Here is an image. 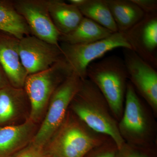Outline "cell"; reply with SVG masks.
I'll return each instance as SVG.
<instances>
[{"instance_id":"6da1fadb","label":"cell","mask_w":157,"mask_h":157,"mask_svg":"<svg viewBox=\"0 0 157 157\" xmlns=\"http://www.w3.org/2000/svg\"><path fill=\"white\" fill-rule=\"evenodd\" d=\"M69 109L93 131L108 136L118 149L126 143L121 136L118 123L98 87L88 78L82 80L81 87Z\"/></svg>"},{"instance_id":"7a4b0ae2","label":"cell","mask_w":157,"mask_h":157,"mask_svg":"<svg viewBox=\"0 0 157 157\" xmlns=\"http://www.w3.org/2000/svg\"><path fill=\"white\" fill-rule=\"evenodd\" d=\"M110 139L89 128L70 109L64 120L44 147L45 155L84 157Z\"/></svg>"},{"instance_id":"3957f363","label":"cell","mask_w":157,"mask_h":157,"mask_svg":"<svg viewBox=\"0 0 157 157\" xmlns=\"http://www.w3.org/2000/svg\"><path fill=\"white\" fill-rule=\"evenodd\" d=\"M87 78L98 87L117 121L123 113L128 79L123 59L116 56L106 57L89 65Z\"/></svg>"},{"instance_id":"277c9868","label":"cell","mask_w":157,"mask_h":157,"mask_svg":"<svg viewBox=\"0 0 157 157\" xmlns=\"http://www.w3.org/2000/svg\"><path fill=\"white\" fill-rule=\"evenodd\" d=\"M72 73L63 58L47 70L27 76L24 89L30 104L31 120L41 124L55 91Z\"/></svg>"},{"instance_id":"5b68a950","label":"cell","mask_w":157,"mask_h":157,"mask_svg":"<svg viewBox=\"0 0 157 157\" xmlns=\"http://www.w3.org/2000/svg\"><path fill=\"white\" fill-rule=\"evenodd\" d=\"M82 80L72 73L57 87L31 143L44 147L64 120L71 102L80 89Z\"/></svg>"},{"instance_id":"8992f818","label":"cell","mask_w":157,"mask_h":157,"mask_svg":"<svg viewBox=\"0 0 157 157\" xmlns=\"http://www.w3.org/2000/svg\"><path fill=\"white\" fill-rule=\"evenodd\" d=\"M59 45L63 58L72 73L82 80L87 78L89 65L107 52L118 48L132 49L125 34L118 32L106 39L92 43L71 44L61 42Z\"/></svg>"},{"instance_id":"52a82bcc","label":"cell","mask_w":157,"mask_h":157,"mask_svg":"<svg viewBox=\"0 0 157 157\" xmlns=\"http://www.w3.org/2000/svg\"><path fill=\"white\" fill-rule=\"evenodd\" d=\"M118 128L126 143L132 146L145 145L148 139V120L136 90L131 82L127 84L123 113Z\"/></svg>"},{"instance_id":"ba28073f","label":"cell","mask_w":157,"mask_h":157,"mask_svg":"<svg viewBox=\"0 0 157 157\" xmlns=\"http://www.w3.org/2000/svg\"><path fill=\"white\" fill-rule=\"evenodd\" d=\"M14 8L24 19L31 35L59 45L60 33L54 24L48 10L47 0H15Z\"/></svg>"},{"instance_id":"9c48e42d","label":"cell","mask_w":157,"mask_h":157,"mask_svg":"<svg viewBox=\"0 0 157 157\" xmlns=\"http://www.w3.org/2000/svg\"><path fill=\"white\" fill-rule=\"evenodd\" d=\"M19 52L28 76L47 70L63 59L60 45L31 35L19 39Z\"/></svg>"},{"instance_id":"30bf717a","label":"cell","mask_w":157,"mask_h":157,"mask_svg":"<svg viewBox=\"0 0 157 157\" xmlns=\"http://www.w3.org/2000/svg\"><path fill=\"white\" fill-rule=\"evenodd\" d=\"M124 61L128 78L135 89L157 111V72L134 51L123 48Z\"/></svg>"},{"instance_id":"8fae6325","label":"cell","mask_w":157,"mask_h":157,"mask_svg":"<svg viewBox=\"0 0 157 157\" xmlns=\"http://www.w3.org/2000/svg\"><path fill=\"white\" fill-rule=\"evenodd\" d=\"M132 50L153 67L157 68V12L145 14L124 33Z\"/></svg>"},{"instance_id":"7c38bea8","label":"cell","mask_w":157,"mask_h":157,"mask_svg":"<svg viewBox=\"0 0 157 157\" xmlns=\"http://www.w3.org/2000/svg\"><path fill=\"white\" fill-rule=\"evenodd\" d=\"M31 107L24 88L9 85L0 90V127L15 125L29 119Z\"/></svg>"},{"instance_id":"4fadbf2b","label":"cell","mask_w":157,"mask_h":157,"mask_svg":"<svg viewBox=\"0 0 157 157\" xmlns=\"http://www.w3.org/2000/svg\"><path fill=\"white\" fill-rule=\"evenodd\" d=\"M19 39L0 32V64L11 86L24 88L27 73L19 52Z\"/></svg>"},{"instance_id":"5bb4252c","label":"cell","mask_w":157,"mask_h":157,"mask_svg":"<svg viewBox=\"0 0 157 157\" xmlns=\"http://www.w3.org/2000/svg\"><path fill=\"white\" fill-rule=\"evenodd\" d=\"M39 125L29 119L20 124L0 127V157H11L29 145Z\"/></svg>"},{"instance_id":"9a60e30c","label":"cell","mask_w":157,"mask_h":157,"mask_svg":"<svg viewBox=\"0 0 157 157\" xmlns=\"http://www.w3.org/2000/svg\"><path fill=\"white\" fill-rule=\"evenodd\" d=\"M51 18L61 34L73 30L83 18L78 7L62 0H47Z\"/></svg>"},{"instance_id":"2e32d148","label":"cell","mask_w":157,"mask_h":157,"mask_svg":"<svg viewBox=\"0 0 157 157\" xmlns=\"http://www.w3.org/2000/svg\"><path fill=\"white\" fill-rule=\"evenodd\" d=\"M106 2L120 33H125L145 15L132 0H106Z\"/></svg>"},{"instance_id":"e0dca14e","label":"cell","mask_w":157,"mask_h":157,"mask_svg":"<svg viewBox=\"0 0 157 157\" xmlns=\"http://www.w3.org/2000/svg\"><path fill=\"white\" fill-rule=\"evenodd\" d=\"M113 33L108 29L84 17L73 30L60 34L59 41L68 44H86L106 39Z\"/></svg>"},{"instance_id":"ac0fdd59","label":"cell","mask_w":157,"mask_h":157,"mask_svg":"<svg viewBox=\"0 0 157 157\" xmlns=\"http://www.w3.org/2000/svg\"><path fill=\"white\" fill-rule=\"evenodd\" d=\"M0 32L18 39L31 35L24 19L14 8L13 1L0 0Z\"/></svg>"},{"instance_id":"d6986e66","label":"cell","mask_w":157,"mask_h":157,"mask_svg":"<svg viewBox=\"0 0 157 157\" xmlns=\"http://www.w3.org/2000/svg\"><path fill=\"white\" fill-rule=\"evenodd\" d=\"M78 9L83 17L92 20L113 33L118 32L106 0H86Z\"/></svg>"},{"instance_id":"ffe728a7","label":"cell","mask_w":157,"mask_h":157,"mask_svg":"<svg viewBox=\"0 0 157 157\" xmlns=\"http://www.w3.org/2000/svg\"><path fill=\"white\" fill-rule=\"evenodd\" d=\"M117 150L115 143L109 139L103 144L91 150L84 157H115Z\"/></svg>"},{"instance_id":"44dd1931","label":"cell","mask_w":157,"mask_h":157,"mask_svg":"<svg viewBox=\"0 0 157 157\" xmlns=\"http://www.w3.org/2000/svg\"><path fill=\"white\" fill-rule=\"evenodd\" d=\"M44 147L31 143L11 157H45Z\"/></svg>"},{"instance_id":"7402d4cb","label":"cell","mask_w":157,"mask_h":157,"mask_svg":"<svg viewBox=\"0 0 157 157\" xmlns=\"http://www.w3.org/2000/svg\"><path fill=\"white\" fill-rule=\"evenodd\" d=\"M115 157H150L140 151L137 147L132 146L126 143L118 149Z\"/></svg>"},{"instance_id":"603a6c76","label":"cell","mask_w":157,"mask_h":157,"mask_svg":"<svg viewBox=\"0 0 157 157\" xmlns=\"http://www.w3.org/2000/svg\"><path fill=\"white\" fill-rule=\"evenodd\" d=\"M146 14L157 12V0H132Z\"/></svg>"},{"instance_id":"cb8c5ba5","label":"cell","mask_w":157,"mask_h":157,"mask_svg":"<svg viewBox=\"0 0 157 157\" xmlns=\"http://www.w3.org/2000/svg\"><path fill=\"white\" fill-rule=\"evenodd\" d=\"M10 85L2 66L0 64V90Z\"/></svg>"},{"instance_id":"d4e9b609","label":"cell","mask_w":157,"mask_h":157,"mask_svg":"<svg viewBox=\"0 0 157 157\" xmlns=\"http://www.w3.org/2000/svg\"><path fill=\"white\" fill-rule=\"evenodd\" d=\"M86 0H69V4L78 7L83 5Z\"/></svg>"},{"instance_id":"484cf974","label":"cell","mask_w":157,"mask_h":157,"mask_svg":"<svg viewBox=\"0 0 157 157\" xmlns=\"http://www.w3.org/2000/svg\"><path fill=\"white\" fill-rule=\"evenodd\" d=\"M45 157H56L55 156L48 155H45Z\"/></svg>"}]
</instances>
